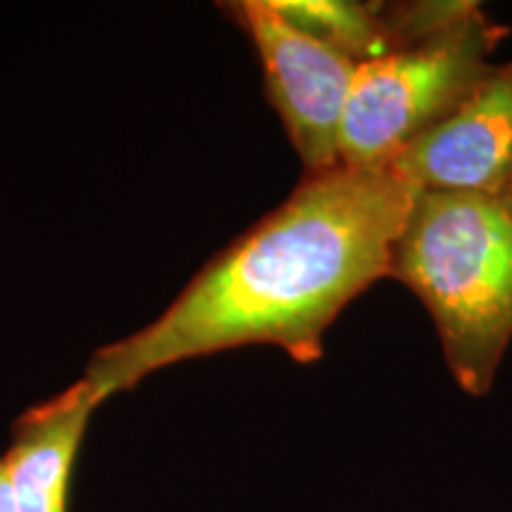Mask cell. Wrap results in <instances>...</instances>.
Listing matches in <instances>:
<instances>
[{"mask_svg":"<svg viewBox=\"0 0 512 512\" xmlns=\"http://www.w3.org/2000/svg\"><path fill=\"white\" fill-rule=\"evenodd\" d=\"M415 195L392 169L304 176L152 323L95 351L83 377L107 401L157 370L249 344H271L304 366L320 361L339 313L389 275Z\"/></svg>","mask_w":512,"mask_h":512,"instance_id":"1","label":"cell"},{"mask_svg":"<svg viewBox=\"0 0 512 512\" xmlns=\"http://www.w3.org/2000/svg\"><path fill=\"white\" fill-rule=\"evenodd\" d=\"M387 278L430 313L460 389L482 396L512 342V207L496 192L418 190Z\"/></svg>","mask_w":512,"mask_h":512,"instance_id":"2","label":"cell"},{"mask_svg":"<svg viewBox=\"0 0 512 512\" xmlns=\"http://www.w3.org/2000/svg\"><path fill=\"white\" fill-rule=\"evenodd\" d=\"M508 34L477 8L430 41L361 64L342 119V166L389 169L470 98L494 69L489 57Z\"/></svg>","mask_w":512,"mask_h":512,"instance_id":"3","label":"cell"},{"mask_svg":"<svg viewBox=\"0 0 512 512\" xmlns=\"http://www.w3.org/2000/svg\"><path fill=\"white\" fill-rule=\"evenodd\" d=\"M259 55L264 91L304 164V176L342 166L339 136L358 64L285 22L268 0L223 5Z\"/></svg>","mask_w":512,"mask_h":512,"instance_id":"4","label":"cell"},{"mask_svg":"<svg viewBox=\"0 0 512 512\" xmlns=\"http://www.w3.org/2000/svg\"><path fill=\"white\" fill-rule=\"evenodd\" d=\"M510 162L512 62H505L389 169L415 190L498 192Z\"/></svg>","mask_w":512,"mask_h":512,"instance_id":"5","label":"cell"},{"mask_svg":"<svg viewBox=\"0 0 512 512\" xmlns=\"http://www.w3.org/2000/svg\"><path fill=\"white\" fill-rule=\"evenodd\" d=\"M285 22L354 64H370L444 34L479 8L470 0H268Z\"/></svg>","mask_w":512,"mask_h":512,"instance_id":"6","label":"cell"},{"mask_svg":"<svg viewBox=\"0 0 512 512\" xmlns=\"http://www.w3.org/2000/svg\"><path fill=\"white\" fill-rule=\"evenodd\" d=\"M102 403L93 384L81 377L19 415L3 456L17 512H69L76 458Z\"/></svg>","mask_w":512,"mask_h":512,"instance_id":"7","label":"cell"},{"mask_svg":"<svg viewBox=\"0 0 512 512\" xmlns=\"http://www.w3.org/2000/svg\"><path fill=\"white\" fill-rule=\"evenodd\" d=\"M0 512H17L15 494H12V484L8 475V465H5L3 456H0Z\"/></svg>","mask_w":512,"mask_h":512,"instance_id":"8","label":"cell"},{"mask_svg":"<svg viewBox=\"0 0 512 512\" xmlns=\"http://www.w3.org/2000/svg\"><path fill=\"white\" fill-rule=\"evenodd\" d=\"M496 195H501L503 200L508 202L510 207H512V162H510V166H508V171H505V178H503L501 188H498Z\"/></svg>","mask_w":512,"mask_h":512,"instance_id":"9","label":"cell"}]
</instances>
